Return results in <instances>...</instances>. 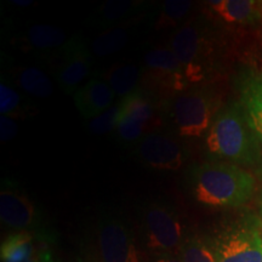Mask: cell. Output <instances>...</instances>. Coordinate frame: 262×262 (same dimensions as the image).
Returning <instances> with one entry per match:
<instances>
[{
	"label": "cell",
	"instance_id": "8992f818",
	"mask_svg": "<svg viewBox=\"0 0 262 262\" xmlns=\"http://www.w3.org/2000/svg\"><path fill=\"white\" fill-rule=\"evenodd\" d=\"M142 80L149 93L179 95L189 84L181 63L170 47H158L145 55Z\"/></svg>",
	"mask_w": 262,
	"mask_h": 262
},
{
	"label": "cell",
	"instance_id": "30bf717a",
	"mask_svg": "<svg viewBox=\"0 0 262 262\" xmlns=\"http://www.w3.org/2000/svg\"><path fill=\"white\" fill-rule=\"evenodd\" d=\"M61 63L58 66L56 80L67 95L75 94L80 83L90 73L91 51L80 34L68 39L60 50Z\"/></svg>",
	"mask_w": 262,
	"mask_h": 262
},
{
	"label": "cell",
	"instance_id": "484cf974",
	"mask_svg": "<svg viewBox=\"0 0 262 262\" xmlns=\"http://www.w3.org/2000/svg\"><path fill=\"white\" fill-rule=\"evenodd\" d=\"M18 126L16 119L8 116L0 117V139L3 142L11 141L17 134Z\"/></svg>",
	"mask_w": 262,
	"mask_h": 262
},
{
	"label": "cell",
	"instance_id": "7a4b0ae2",
	"mask_svg": "<svg viewBox=\"0 0 262 262\" xmlns=\"http://www.w3.org/2000/svg\"><path fill=\"white\" fill-rule=\"evenodd\" d=\"M205 145L210 155L235 165H254L260 160V142L241 104L216 114Z\"/></svg>",
	"mask_w": 262,
	"mask_h": 262
},
{
	"label": "cell",
	"instance_id": "f1b7e54d",
	"mask_svg": "<svg viewBox=\"0 0 262 262\" xmlns=\"http://www.w3.org/2000/svg\"><path fill=\"white\" fill-rule=\"evenodd\" d=\"M38 262H56V261H55L54 258H52V255H51V253H50V254H48L45 257H42L41 260L38 261Z\"/></svg>",
	"mask_w": 262,
	"mask_h": 262
},
{
	"label": "cell",
	"instance_id": "cb8c5ba5",
	"mask_svg": "<svg viewBox=\"0 0 262 262\" xmlns=\"http://www.w3.org/2000/svg\"><path fill=\"white\" fill-rule=\"evenodd\" d=\"M180 260L182 262H216L211 247L201 239H187L180 248Z\"/></svg>",
	"mask_w": 262,
	"mask_h": 262
},
{
	"label": "cell",
	"instance_id": "9c48e42d",
	"mask_svg": "<svg viewBox=\"0 0 262 262\" xmlns=\"http://www.w3.org/2000/svg\"><path fill=\"white\" fill-rule=\"evenodd\" d=\"M135 156L143 165L159 171H178L185 163L179 141L168 134L156 131L136 143Z\"/></svg>",
	"mask_w": 262,
	"mask_h": 262
},
{
	"label": "cell",
	"instance_id": "ac0fdd59",
	"mask_svg": "<svg viewBox=\"0 0 262 262\" xmlns=\"http://www.w3.org/2000/svg\"><path fill=\"white\" fill-rule=\"evenodd\" d=\"M241 107L262 146V81H245L242 88Z\"/></svg>",
	"mask_w": 262,
	"mask_h": 262
},
{
	"label": "cell",
	"instance_id": "e0dca14e",
	"mask_svg": "<svg viewBox=\"0 0 262 262\" xmlns=\"http://www.w3.org/2000/svg\"><path fill=\"white\" fill-rule=\"evenodd\" d=\"M98 78L112 88L116 96L124 98L139 89V83L142 80V68L140 70L131 63H117L101 72Z\"/></svg>",
	"mask_w": 262,
	"mask_h": 262
},
{
	"label": "cell",
	"instance_id": "4316f807",
	"mask_svg": "<svg viewBox=\"0 0 262 262\" xmlns=\"http://www.w3.org/2000/svg\"><path fill=\"white\" fill-rule=\"evenodd\" d=\"M156 262H182L180 257L173 256V255H160V257Z\"/></svg>",
	"mask_w": 262,
	"mask_h": 262
},
{
	"label": "cell",
	"instance_id": "9a60e30c",
	"mask_svg": "<svg viewBox=\"0 0 262 262\" xmlns=\"http://www.w3.org/2000/svg\"><path fill=\"white\" fill-rule=\"evenodd\" d=\"M50 254L47 241L41 235L18 232L3 242L2 262H38Z\"/></svg>",
	"mask_w": 262,
	"mask_h": 262
},
{
	"label": "cell",
	"instance_id": "7402d4cb",
	"mask_svg": "<svg viewBox=\"0 0 262 262\" xmlns=\"http://www.w3.org/2000/svg\"><path fill=\"white\" fill-rule=\"evenodd\" d=\"M192 8V2L188 0H166L164 2L158 21L156 22L157 29H178L181 22L188 15Z\"/></svg>",
	"mask_w": 262,
	"mask_h": 262
},
{
	"label": "cell",
	"instance_id": "5b68a950",
	"mask_svg": "<svg viewBox=\"0 0 262 262\" xmlns=\"http://www.w3.org/2000/svg\"><path fill=\"white\" fill-rule=\"evenodd\" d=\"M171 49L185 71L189 85L204 79L210 58V45L205 29L195 22H186L173 32Z\"/></svg>",
	"mask_w": 262,
	"mask_h": 262
},
{
	"label": "cell",
	"instance_id": "7c38bea8",
	"mask_svg": "<svg viewBox=\"0 0 262 262\" xmlns=\"http://www.w3.org/2000/svg\"><path fill=\"white\" fill-rule=\"evenodd\" d=\"M0 219L9 228L27 232L37 221V209L15 186H5L0 191Z\"/></svg>",
	"mask_w": 262,
	"mask_h": 262
},
{
	"label": "cell",
	"instance_id": "83f0119b",
	"mask_svg": "<svg viewBox=\"0 0 262 262\" xmlns=\"http://www.w3.org/2000/svg\"><path fill=\"white\" fill-rule=\"evenodd\" d=\"M14 4L17 5V6H22V8H25V6L31 5L32 2H31V0H22V2H19V0H15Z\"/></svg>",
	"mask_w": 262,
	"mask_h": 262
},
{
	"label": "cell",
	"instance_id": "ba28073f",
	"mask_svg": "<svg viewBox=\"0 0 262 262\" xmlns=\"http://www.w3.org/2000/svg\"><path fill=\"white\" fill-rule=\"evenodd\" d=\"M145 231L150 250L160 255H172L182 245V226L175 211L152 203L145 212Z\"/></svg>",
	"mask_w": 262,
	"mask_h": 262
},
{
	"label": "cell",
	"instance_id": "603a6c76",
	"mask_svg": "<svg viewBox=\"0 0 262 262\" xmlns=\"http://www.w3.org/2000/svg\"><path fill=\"white\" fill-rule=\"evenodd\" d=\"M0 113L2 116H8L11 118H25L29 113V110L24 104L22 96L18 91L2 78L0 83Z\"/></svg>",
	"mask_w": 262,
	"mask_h": 262
},
{
	"label": "cell",
	"instance_id": "5bb4252c",
	"mask_svg": "<svg viewBox=\"0 0 262 262\" xmlns=\"http://www.w3.org/2000/svg\"><path fill=\"white\" fill-rule=\"evenodd\" d=\"M116 94L101 78H91L73 95L74 104L85 119L91 120L114 106Z\"/></svg>",
	"mask_w": 262,
	"mask_h": 262
},
{
	"label": "cell",
	"instance_id": "d6986e66",
	"mask_svg": "<svg viewBox=\"0 0 262 262\" xmlns=\"http://www.w3.org/2000/svg\"><path fill=\"white\" fill-rule=\"evenodd\" d=\"M14 83L24 90L26 94L38 98H47L51 96L54 88L51 80L41 70L37 67H19L12 73Z\"/></svg>",
	"mask_w": 262,
	"mask_h": 262
},
{
	"label": "cell",
	"instance_id": "4fadbf2b",
	"mask_svg": "<svg viewBox=\"0 0 262 262\" xmlns=\"http://www.w3.org/2000/svg\"><path fill=\"white\" fill-rule=\"evenodd\" d=\"M148 8V3L140 0H108L98 6L91 15L90 26L106 31L113 27L134 24L141 18Z\"/></svg>",
	"mask_w": 262,
	"mask_h": 262
},
{
	"label": "cell",
	"instance_id": "f546056e",
	"mask_svg": "<svg viewBox=\"0 0 262 262\" xmlns=\"http://www.w3.org/2000/svg\"><path fill=\"white\" fill-rule=\"evenodd\" d=\"M261 212H262V198H261Z\"/></svg>",
	"mask_w": 262,
	"mask_h": 262
},
{
	"label": "cell",
	"instance_id": "2e32d148",
	"mask_svg": "<svg viewBox=\"0 0 262 262\" xmlns=\"http://www.w3.org/2000/svg\"><path fill=\"white\" fill-rule=\"evenodd\" d=\"M210 14L227 25L249 26L262 19V3L255 0H216L206 3Z\"/></svg>",
	"mask_w": 262,
	"mask_h": 262
},
{
	"label": "cell",
	"instance_id": "6da1fadb",
	"mask_svg": "<svg viewBox=\"0 0 262 262\" xmlns=\"http://www.w3.org/2000/svg\"><path fill=\"white\" fill-rule=\"evenodd\" d=\"M255 179L239 165L208 162L196 166L192 175V192L199 203L216 208H234L254 195Z\"/></svg>",
	"mask_w": 262,
	"mask_h": 262
},
{
	"label": "cell",
	"instance_id": "44dd1931",
	"mask_svg": "<svg viewBox=\"0 0 262 262\" xmlns=\"http://www.w3.org/2000/svg\"><path fill=\"white\" fill-rule=\"evenodd\" d=\"M67 41L64 32L51 25H34L25 34L26 44L38 51H60Z\"/></svg>",
	"mask_w": 262,
	"mask_h": 262
},
{
	"label": "cell",
	"instance_id": "277c9868",
	"mask_svg": "<svg viewBox=\"0 0 262 262\" xmlns=\"http://www.w3.org/2000/svg\"><path fill=\"white\" fill-rule=\"evenodd\" d=\"M217 98L205 88H189L176 95L171 118L179 135L201 137L210 130L217 111Z\"/></svg>",
	"mask_w": 262,
	"mask_h": 262
},
{
	"label": "cell",
	"instance_id": "52a82bcc",
	"mask_svg": "<svg viewBox=\"0 0 262 262\" xmlns=\"http://www.w3.org/2000/svg\"><path fill=\"white\" fill-rule=\"evenodd\" d=\"M216 262H262V234L250 225L222 232L211 245Z\"/></svg>",
	"mask_w": 262,
	"mask_h": 262
},
{
	"label": "cell",
	"instance_id": "ffe728a7",
	"mask_svg": "<svg viewBox=\"0 0 262 262\" xmlns=\"http://www.w3.org/2000/svg\"><path fill=\"white\" fill-rule=\"evenodd\" d=\"M131 25L133 24L102 31L91 41L90 51L97 57L110 56V55L116 54L117 51H120L133 38Z\"/></svg>",
	"mask_w": 262,
	"mask_h": 262
},
{
	"label": "cell",
	"instance_id": "8fae6325",
	"mask_svg": "<svg viewBox=\"0 0 262 262\" xmlns=\"http://www.w3.org/2000/svg\"><path fill=\"white\" fill-rule=\"evenodd\" d=\"M98 245L102 262H140L129 229L117 219L107 217L101 221Z\"/></svg>",
	"mask_w": 262,
	"mask_h": 262
},
{
	"label": "cell",
	"instance_id": "d4e9b609",
	"mask_svg": "<svg viewBox=\"0 0 262 262\" xmlns=\"http://www.w3.org/2000/svg\"><path fill=\"white\" fill-rule=\"evenodd\" d=\"M119 114L120 103H117L106 111V112L101 114V116L89 120L88 130L91 134H95V135H103V134L111 133V131H116L118 120H119Z\"/></svg>",
	"mask_w": 262,
	"mask_h": 262
},
{
	"label": "cell",
	"instance_id": "3957f363",
	"mask_svg": "<svg viewBox=\"0 0 262 262\" xmlns=\"http://www.w3.org/2000/svg\"><path fill=\"white\" fill-rule=\"evenodd\" d=\"M120 114L116 129L117 140L123 145H136L148 134L156 133L163 124L156 96L139 89L120 100Z\"/></svg>",
	"mask_w": 262,
	"mask_h": 262
}]
</instances>
